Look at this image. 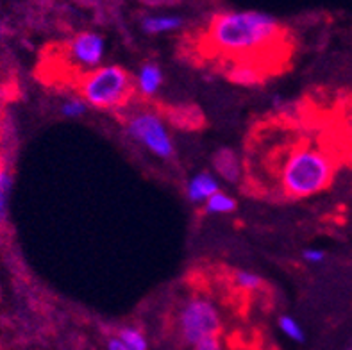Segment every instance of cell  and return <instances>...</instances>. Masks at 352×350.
Returning <instances> with one entry per match:
<instances>
[{
  "label": "cell",
  "instance_id": "30bf717a",
  "mask_svg": "<svg viewBox=\"0 0 352 350\" xmlns=\"http://www.w3.org/2000/svg\"><path fill=\"white\" fill-rule=\"evenodd\" d=\"M163 85V72L156 63H143L136 74V89L143 97H154Z\"/></svg>",
  "mask_w": 352,
  "mask_h": 350
},
{
  "label": "cell",
  "instance_id": "6da1fadb",
  "mask_svg": "<svg viewBox=\"0 0 352 350\" xmlns=\"http://www.w3.org/2000/svg\"><path fill=\"white\" fill-rule=\"evenodd\" d=\"M285 36L281 22L265 11H223L210 20L206 41L211 49L240 59H254Z\"/></svg>",
  "mask_w": 352,
  "mask_h": 350
},
{
  "label": "cell",
  "instance_id": "7c38bea8",
  "mask_svg": "<svg viewBox=\"0 0 352 350\" xmlns=\"http://www.w3.org/2000/svg\"><path fill=\"white\" fill-rule=\"evenodd\" d=\"M13 191V173L8 160L0 157V231L8 226L9 220V200Z\"/></svg>",
  "mask_w": 352,
  "mask_h": 350
},
{
  "label": "cell",
  "instance_id": "cb8c5ba5",
  "mask_svg": "<svg viewBox=\"0 0 352 350\" xmlns=\"http://www.w3.org/2000/svg\"><path fill=\"white\" fill-rule=\"evenodd\" d=\"M347 350H352V343H351V345H349V349Z\"/></svg>",
  "mask_w": 352,
  "mask_h": 350
},
{
  "label": "cell",
  "instance_id": "5b68a950",
  "mask_svg": "<svg viewBox=\"0 0 352 350\" xmlns=\"http://www.w3.org/2000/svg\"><path fill=\"white\" fill-rule=\"evenodd\" d=\"M125 131L134 142H138L161 160L174 157V140L166 127V120L160 113L151 111V109H140L133 113L125 122Z\"/></svg>",
  "mask_w": 352,
  "mask_h": 350
},
{
  "label": "cell",
  "instance_id": "e0dca14e",
  "mask_svg": "<svg viewBox=\"0 0 352 350\" xmlns=\"http://www.w3.org/2000/svg\"><path fill=\"white\" fill-rule=\"evenodd\" d=\"M234 283H236L241 289H247V292H254V289L261 288L263 279H261V275L254 274V272L236 270V272H234Z\"/></svg>",
  "mask_w": 352,
  "mask_h": 350
},
{
  "label": "cell",
  "instance_id": "9c48e42d",
  "mask_svg": "<svg viewBox=\"0 0 352 350\" xmlns=\"http://www.w3.org/2000/svg\"><path fill=\"white\" fill-rule=\"evenodd\" d=\"M219 191L220 182L210 172L195 173L193 177H190L186 184V197L193 204H206Z\"/></svg>",
  "mask_w": 352,
  "mask_h": 350
},
{
  "label": "cell",
  "instance_id": "52a82bcc",
  "mask_svg": "<svg viewBox=\"0 0 352 350\" xmlns=\"http://www.w3.org/2000/svg\"><path fill=\"white\" fill-rule=\"evenodd\" d=\"M265 77L267 72L256 59H238L228 70V79L238 86H258Z\"/></svg>",
  "mask_w": 352,
  "mask_h": 350
},
{
  "label": "cell",
  "instance_id": "ba28073f",
  "mask_svg": "<svg viewBox=\"0 0 352 350\" xmlns=\"http://www.w3.org/2000/svg\"><path fill=\"white\" fill-rule=\"evenodd\" d=\"M211 166L214 173L229 184L241 181V161L232 149H219L211 157Z\"/></svg>",
  "mask_w": 352,
  "mask_h": 350
},
{
  "label": "cell",
  "instance_id": "ac0fdd59",
  "mask_svg": "<svg viewBox=\"0 0 352 350\" xmlns=\"http://www.w3.org/2000/svg\"><path fill=\"white\" fill-rule=\"evenodd\" d=\"M88 107V104L80 97H68L61 104V115L67 116V118H79V116L86 115Z\"/></svg>",
  "mask_w": 352,
  "mask_h": 350
},
{
  "label": "cell",
  "instance_id": "8992f818",
  "mask_svg": "<svg viewBox=\"0 0 352 350\" xmlns=\"http://www.w3.org/2000/svg\"><path fill=\"white\" fill-rule=\"evenodd\" d=\"M106 54V40L102 34L94 31L79 32L72 38L68 45V56L72 65L82 70L94 72L100 67Z\"/></svg>",
  "mask_w": 352,
  "mask_h": 350
},
{
  "label": "cell",
  "instance_id": "7402d4cb",
  "mask_svg": "<svg viewBox=\"0 0 352 350\" xmlns=\"http://www.w3.org/2000/svg\"><path fill=\"white\" fill-rule=\"evenodd\" d=\"M107 350H129V349H127V347H125L118 338L113 336L107 340Z\"/></svg>",
  "mask_w": 352,
  "mask_h": 350
},
{
  "label": "cell",
  "instance_id": "5bb4252c",
  "mask_svg": "<svg viewBox=\"0 0 352 350\" xmlns=\"http://www.w3.org/2000/svg\"><path fill=\"white\" fill-rule=\"evenodd\" d=\"M204 208L208 215H229L236 209V200L220 190L219 193H214V195L206 202Z\"/></svg>",
  "mask_w": 352,
  "mask_h": 350
},
{
  "label": "cell",
  "instance_id": "9a60e30c",
  "mask_svg": "<svg viewBox=\"0 0 352 350\" xmlns=\"http://www.w3.org/2000/svg\"><path fill=\"white\" fill-rule=\"evenodd\" d=\"M116 338L129 350H148L147 338L136 327H120Z\"/></svg>",
  "mask_w": 352,
  "mask_h": 350
},
{
  "label": "cell",
  "instance_id": "277c9868",
  "mask_svg": "<svg viewBox=\"0 0 352 350\" xmlns=\"http://www.w3.org/2000/svg\"><path fill=\"white\" fill-rule=\"evenodd\" d=\"M175 325L181 342L188 347H193L204 338L220 336L222 315L210 298L192 297L179 307Z\"/></svg>",
  "mask_w": 352,
  "mask_h": 350
},
{
  "label": "cell",
  "instance_id": "2e32d148",
  "mask_svg": "<svg viewBox=\"0 0 352 350\" xmlns=\"http://www.w3.org/2000/svg\"><path fill=\"white\" fill-rule=\"evenodd\" d=\"M279 329H281V333L285 334L286 338H290L292 342L302 343L306 340V334H304V329L300 327V324L294 316L290 315H283L279 316V322H277Z\"/></svg>",
  "mask_w": 352,
  "mask_h": 350
},
{
  "label": "cell",
  "instance_id": "4fadbf2b",
  "mask_svg": "<svg viewBox=\"0 0 352 350\" xmlns=\"http://www.w3.org/2000/svg\"><path fill=\"white\" fill-rule=\"evenodd\" d=\"M183 25V18L177 14H148L142 20V29L147 34H163L177 31Z\"/></svg>",
  "mask_w": 352,
  "mask_h": 350
},
{
  "label": "cell",
  "instance_id": "8fae6325",
  "mask_svg": "<svg viewBox=\"0 0 352 350\" xmlns=\"http://www.w3.org/2000/svg\"><path fill=\"white\" fill-rule=\"evenodd\" d=\"M166 120L170 124L183 131H192V129H199L204 124L202 113L199 111V107L195 106H174L166 111Z\"/></svg>",
  "mask_w": 352,
  "mask_h": 350
},
{
  "label": "cell",
  "instance_id": "ffe728a7",
  "mask_svg": "<svg viewBox=\"0 0 352 350\" xmlns=\"http://www.w3.org/2000/svg\"><path fill=\"white\" fill-rule=\"evenodd\" d=\"M193 350H223V343L220 336H210L201 340L199 343L192 347Z\"/></svg>",
  "mask_w": 352,
  "mask_h": 350
},
{
  "label": "cell",
  "instance_id": "603a6c76",
  "mask_svg": "<svg viewBox=\"0 0 352 350\" xmlns=\"http://www.w3.org/2000/svg\"><path fill=\"white\" fill-rule=\"evenodd\" d=\"M0 34H4V27H2V23H0Z\"/></svg>",
  "mask_w": 352,
  "mask_h": 350
},
{
  "label": "cell",
  "instance_id": "7a4b0ae2",
  "mask_svg": "<svg viewBox=\"0 0 352 350\" xmlns=\"http://www.w3.org/2000/svg\"><path fill=\"white\" fill-rule=\"evenodd\" d=\"M335 161L324 149L299 143L283 155L277 166V186L288 199H308L331 186Z\"/></svg>",
  "mask_w": 352,
  "mask_h": 350
},
{
  "label": "cell",
  "instance_id": "d6986e66",
  "mask_svg": "<svg viewBox=\"0 0 352 350\" xmlns=\"http://www.w3.org/2000/svg\"><path fill=\"white\" fill-rule=\"evenodd\" d=\"M342 129L349 142L352 143V100H349L342 109Z\"/></svg>",
  "mask_w": 352,
  "mask_h": 350
},
{
  "label": "cell",
  "instance_id": "3957f363",
  "mask_svg": "<svg viewBox=\"0 0 352 350\" xmlns=\"http://www.w3.org/2000/svg\"><path fill=\"white\" fill-rule=\"evenodd\" d=\"M79 97L88 106L102 111L120 109L134 94V80L118 65L98 67L79 83Z\"/></svg>",
  "mask_w": 352,
  "mask_h": 350
},
{
  "label": "cell",
  "instance_id": "44dd1931",
  "mask_svg": "<svg viewBox=\"0 0 352 350\" xmlns=\"http://www.w3.org/2000/svg\"><path fill=\"white\" fill-rule=\"evenodd\" d=\"M302 257L304 261L311 263V265H318V263H322L326 259V252L320 250V248H306L302 252Z\"/></svg>",
  "mask_w": 352,
  "mask_h": 350
}]
</instances>
